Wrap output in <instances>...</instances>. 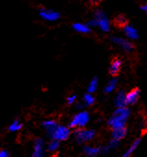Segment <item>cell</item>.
Wrapping results in <instances>:
<instances>
[{
	"instance_id": "cell-1",
	"label": "cell",
	"mask_w": 147,
	"mask_h": 157,
	"mask_svg": "<svg viewBox=\"0 0 147 157\" xmlns=\"http://www.w3.org/2000/svg\"><path fill=\"white\" fill-rule=\"evenodd\" d=\"M130 116V110L129 107L127 106L117 107V109L114 111V113L108 119L107 124L112 129L124 128L126 126L127 120L129 119Z\"/></svg>"
},
{
	"instance_id": "cell-2",
	"label": "cell",
	"mask_w": 147,
	"mask_h": 157,
	"mask_svg": "<svg viewBox=\"0 0 147 157\" xmlns=\"http://www.w3.org/2000/svg\"><path fill=\"white\" fill-rule=\"evenodd\" d=\"M90 120V115L87 111L81 110L75 116H73L71 120L69 121L68 128H83L85 127Z\"/></svg>"
},
{
	"instance_id": "cell-3",
	"label": "cell",
	"mask_w": 147,
	"mask_h": 157,
	"mask_svg": "<svg viewBox=\"0 0 147 157\" xmlns=\"http://www.w3.org/2000/svg\"><path fill=\"white\" fill-rule=\"evenodd\" d=\"M94 19L96 21V26H98L102 32L108 33L110 31V21L103 10H96Z\"/></svg>"
},
{
	"instance_id": "cell-4",
	"label": "cell",
	"mask_w": 147,
	"mask_h": 157,
	"mask_svg": "<svg viewBox=\"0 0 147 157\" xmlns=\"http://www.w3.org/2000/svg\"><path fill=\"white\" fill-rule=\"evenodd\" d=\"M95 135H96V132L95 129H86V128H79L78 129H76L74 131L75 139H76L77 142H79V143L89 142L95 139Z\"/></svg>"
},
{
	"instance_id": "cell-5",
	"label": "cell",
	"mask_w": 147,
	"mask_h": 157,
	"mask_svg": "<svg viewBox=\"0 0 147 157\" xmlns=\"http://www.w3.org/2000/svg\"><path fill=\"white\" fill-rule=\"evenodd\" d=\"M70 134H71V131H70V128L68 127L57 125V127L56 128V129L54 130V132L50 138L56 140L58 141H64L69 138Z\"/></svg>"
},
{
	"instance_id": "cell-6",
	"label": "cell",
	"mask_w": 147,
	"mask_h": 157,
	"mask_svg": "<svg viewBox=\"0 0 147 157\" xmlns=\"http://www.w3.org/2000/svg\"><path fill=\"white\" fill-rule=\"evenodd\" d=\"M39 16L41 17V19H43L45 21H49V22H53V21H56L60 19V14L53 10L50 9H40L39 10Z\"/></svg>"
},
{
	"instance_id": "cell-7",
	"label": "cell",
	"mask_w": 147,
	"mask_h": 157,
	"mask_svg": "<svg viewBox=\"0 0 147 157\" xmlns=\"http://www.w3.org/2000/svg\"><path fill=\"white\" fill-rule=\"evenodd\" d=\"M111 42L114 44L118 45L122 50H124L127 53H130L133 50V44L127 39L118 37V36H111Z\"/></svg>"
},
{
	"instance_id": "cell-8",
	"label": "cell",
	"mask_w": 147,
	"mask_h": 157,
	"mask_svg": "<svg viewBox=\"0 0 147 157\" xmlns=\"http://www.w3.org/2000/svg\"><path fill=\"white\" fill-rule=\"evenodd\" d=\"M44 141L43 139L39 138L34 140L33 143V151L32 157H44Z\"/></svg>"
},
{
	"instance_id": "cell-9",
	"label": "cell",
	"mask_w": 147,
	"mask_h": 157,
	"mask_svg": "<svg viewBox=\"0 0 147 157\" xmlns=\"http://www.w3.org/2000/svg\"><path fill=\"white\" fill-rule=\"evenodd\" d=\"M141 92L138 88H135L126 94V106L128 105H132L137 103V101L140 98Z\"/></svg>"
},
{
	"instance_id": "cell-10",
	"label": "cell",
	"mask_w": 147,
	"mask_h": 157,
	"mask_svg": "<svg viewBox=\"0 0 147 157\" xmlns=\"http://www.w3.org/2000/svg\"><path fill=\"white\" fill-rule=\"evenodd\" d=\"M123 32L125 33V35L127 36L128 39L130 40H137L139 37V33L137 31V29L135 27H133L132 25L130 24H125L123 26Z\"/></svg>"
},
{
	"instance_id": "cell-11",
	"label": "cell",
	"mask_w": 147,
	"mask_h": 157,
	"mask_svg": "<svg viewBox=\"0 0 147 157\" xmlns=\"http://www.w3.org/2000/svg\"><path fill=\"white\" fill-rule=\"evenodd\" d=\"M57 123L56 120L54 119H47V120H44L43 123H42V127L44 128V129L45 130V133L46 135L50 138L51 135L53 134L54 130L56 129V128L57 127Z\"/></svg>"
},
{
	"instance_id": "cell-12",
	"label": "cell",
	"mask_w": 147,
	"mask_h": 157,
	"mask_svg": "<svg viewBox=\"0 0 147 157\" xmlns=\"http://www.w3.org/2000/svg\"><path fill=\"white\" fill-rule=\"evenodd\" d=\"M115 105L117 107L126 106V92L120 90L117 93L115 97Z\"/></svg>"
},
{
	"instance_id": "cell-13",
	"label": "cell",
	"mask_w": 147,
	"mask_h": 157,
	"mask_svg": "<svg viewBox=\"0 0 147 157\" xmlns=\"http://www.w3.org/2000/svg\"><path fill=\"white\" fill-rule=\"evenodd\" d=\"M126 135H127V128H126V127L119 128H114V129H112V132H111L112 139L117 140L118 141L121 140L122 139H124Z\"/></svg>"
},
{
	"instance_id": "cell-14",
	"label": "cell",
	"mask_w": 147,
	"mask_h": 157,
	"mask_svg": "<svg viewBox=\"0 0 147 157\" xmlns=\"http://www.w3.org/2000/svg\"><path fill=\"white\" fill-rule=\"evenodd\" d=\"M72 29L75 32L82 33V34H87L91 32V28L85 24V23H81V22H76L72 25Z\"/></svg>"
},
{
	"instance_id": "cell-15",
	"label": "cell",
	"mask_w": 147,
	"mask_h": 157,
	"mask_svg": "<svg viewBox=\"0 0 147 157\" xmlns=\"http://www.w3.org/2000/svg\"><path fill=\"white\" fill-rule=\"evenodd\" d=\"M121 65H122V62L120 59L118 58H116L114 59L111 64H110V67H109V72L112 76H116L118 74V72L120 71V68H121Z\"/></svg>"
},
{
	"instance_id": "cell-16",
	"label": "cell",
	"mask_w": 147,
	"mask_h": 157,
	"mask_svg": "<svg viewBox=\"0 0 147 157\" xmlns=\"http://www.w3.org/2000/svg\"><path fill=\"white\" fill-rule=\"evenodd\" d=\"M83 153L88 157H96L100 153V149L98 147L85 145L83 147Z\"/></svg>"
},
{
	"instance_id": "cell-17",
	"label": "cell",
	"mask_w": 147,
	"mask_h": 157,
	"mask_svg": "<svg viewBox=\"0 0 147 157\" xmlns=\"http://www.w3.org/2000/svg\"><path fill=\"white\" fill-rule=\"evenodd\" d=\"M117 85H118V78H111V80L107 82V84L105 86L104 93H105L106 94H111V93L114 92V90L117 88Z\"/></svg>"
},
{
	"instance_id": "cell-18",
	"label": "cell",
	"mask_w": 147,
	"mask_h": 157,
	"mask_svg": "<svg viewBox=\"0 0 147 157\" xmlns=\"http://www.w3.org/2000/svg\"><path fill=\"white\" fill-rule=\"evenodd\" d=\"M140 142H141V139H137V140H135L132 143H131V145L129 147V149L123 153V155H122V157H130L131 156V154L134 152V151L137 149V147L139 146V144H140Z\"/></svg>"
},
{
	"instance_id": "cell-19",
	"label": "cell",
	"mask_w": 147,
	"mask_h": 157,
	"mask_svg": "<svg viewBox=\"0 0 147 157\" xmlns=\"http://www.w3.org/2000/svg\"><path fill=\"white\" fill-rule=\"evenodd\" d=\"M97 88H98V78H97V77H95L90 81L88 87H87V91L90 94H94L96 92Z\"/></svg>"
},
{
	"instance_id": "cell-20",
	"label": "cell",
	"mask_w": 147,
	"mask_h": 157,
	"mask_svg": "<svg viewBox=\"0 0 147 157\" xmlns=\"http://www.w3.org/2000/svg\"><path fill=\"white\" fill-rule=\"evenodd\" d=\"M59 146H60V141L54 140V139H51V140L49 141V143L47 145V150L50 152H55L58 150Z\"/></svg>"
},
{
	"instance_id": "cell-21",
	"label": "cell",
	"mask_w": 147,
	"mask_h": 157,
	"mask_svg": "<svg viewBox=\"0 0 147 157\" xmlns=\"http://www.w3.org/2000/svg\"><path fill=\"white\" fill-rule=\"evenodd\" d=\"M22 128V124L21 123V121L19 119H15L13 120V122L10 125L9 127V130L10 132H17L19 130H21Z\"/></svg>"
},
{
	"instance_id": "cell-22",
	"label": "cell",
	"mask_w": 147,
	"mask_h": 157,
	"mask_svg": "<svg viewBox=\"0 0 147 157\" xmlns=\"http://www.w3.org/2000/svg\"><path fill=\"white\" fill-rule=\"evenodd\" d=\"M95 102V99L94 97V95L90 93H87L84 94L83 96V104L87 106H90V105H93Z\"/></svg>"
},
{
	"instance_id": "cell-23",
	"label": "cell",
	"mask_w": 147,
	"mask_h": 157,
	"mask_svg": "<svg viewBox=\"0 0 147 157\" xmlns=\"http://www.w3.org/2000/svg\"><path fill=\"white\" fill-rule=\"evenodd\" d=\"M119 144V141L117 140H114V139H111V140H109V142L107 143V146L110 150L112 149H116Z\"/></svg>"
},
{
	"instance_id": "cell-24",
	"label": "cell",
	"mask_w": 147,
	"mask_h": 157,
	"mask_svg": "<svg viewBox=\"0 0 147 157\" xmlns=\"http://www.w3.org/2000/svg\"><path fill=\"white\" fill-rule=\"evenodd\" d=\"M116 22H117L118 25L123 27V26L127 23V21H126V19H125L123 16H118V17L116 19Z\"/></svg>"
},
{
	"instance_id": "cell-25",
	"label": "cell",
	"mask_w": 147,
	"mask_h": 157,
	"mask_svg": "<svg viewBox=\"0 0 147 157\" xmlns=\"http://www.w3.org/2000/svg\"><path fill=\"white\" fill-rule=\"evenodd\" d=\"M76 98H77L76 94H72V95L68 96V97L67 98V104L69 105H72V104H74L75 101H76Z\"/></svg>"
},
{
	"instance_id": "cell-26",
	"label": "cell",
	"mask_w": 147,
	"mask_h": 157,
	"mask_svg": "<svg viewBox=\"0 0 147 157\" xmlns=\"http://www.w3.org/2000/svg\"><path fill=\"white\" fill-rule=\"evenodd\" d=\"M10 156V152L7 150H1L0 151V157H9Z\"/></svg>"
},
{
	"instance_id": "cell-27",
	"label": "cell",
	"mask_w": 147,
	"mask_h": 157,
	"mask_svg": "<svg viewBox=\"0 0 147 157\" xmlns=\"http://www.w3.org/2000/svg\"><path fill=\"white\" fill-rule=\"evenodd\" d=\"M87 25H88L90 28H91V27H96V21H95V19H92L91 21H88Z\"/></svg>"
},
{
	"instance_id": "cell-28",
	"label": "cell",
	"mask_w": 147,
	"mask_h": 157,
	"mask_svg": "<svg viewBox=\"0 0 147 157\" xmlns=\"http://www.w3.org/2000/svg\"><path fill=\"white\" fill-rule=\"evenodd\" d=\"M84 107H85V105L83 104V103H78V104L76 105V108H77L78 110H83Z\"/></svg>"
},
{
	"instance_id": "cell-29",
	"label": "cell",
	"mask_w": 147,
	"mask_h": 157,
	"mask_svg": "<svg viewBox=\"0 0 147 157\" xmlns=\"http://www.w3.org/2000/svg\"><path fill=\"white\" fill-rule=\"evenodd\" d=\"M141 10H142V11H144V12H146L147 11V6L146 5H143V6H141Z\"/></svg>"
},
{
	"instance_id": "cell-30",
	"label": "cell",
	"mask_w": 147,
	"mask_h": 157,
	"mask_svg": "<svg viewBox=\"0 0 147 157\" xmlns=\"http://www.w3.org/2000/svg\"><path fill=\"white\" fill-rule=\"evenodd\" d=\"M89 1H90L92 4H96V3L99 2V0H89Z\"/></svg>"
}]
</instances>
